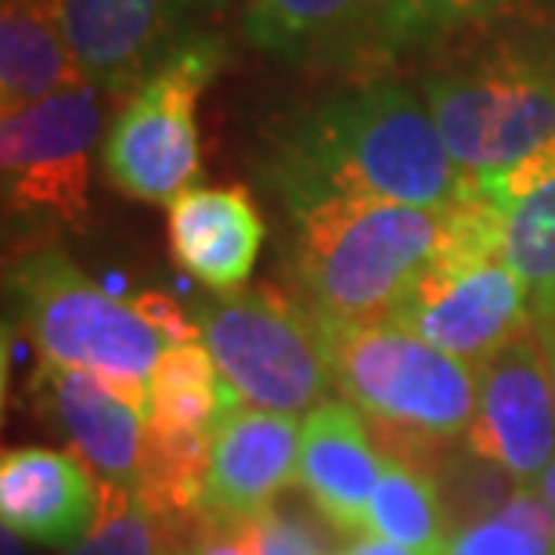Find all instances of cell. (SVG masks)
Segmentation results:
<instances>
[{"label": "cell", "mask_w": 555, "mask_h": 555, "mask_svg": "<svg viewBox=\"0 0 555 555\" xmlns=\"http://www.w3.org/2000/svg\"><path fill=\"white\" fill-rule=\"evenodd\" d=\"M198 328L242 404L299 418L325 401L332 372L314 310L271 288L217 293L198 307Z\"/></svg>", "instance_id": "cell-8"}, {"label": "cell", "mask_w": 555, "mask_h": 555, "mask_svg": "<svg viewBox=\"0 0 555 555\" xmlns=\"http://www.w3.org/2000/svg\"><path fill=\"white\" fill-rule=\"evenodd\" d=\"M465 181H483L555 138V37H508L418 80Z\"/></svg>", "instance_id": "cell-3"}, {"label": "cell", "mask_w": 555, "mask_h": 555, "mask_svg": "<svg viewBox=\"0 0 555 555\" xmlns=\"http://www.w3.org/2000/svg\"><path fill=\"white\" fill-rule=\"evenodd\" d=\"M429 480L437 487V498H440V508H443V519H448L451 534L494 519L519 491H524V480H516L502 465L473 454L465 443H459V448L437 465V473H433Z\"/></svg>", "instance_id": "cell-23"}, {"label": "cell", "mask_w": 555, "mask_h": 555, "mask_svg": "<svg viewBox=\"0 0 555 555\" xmlns=\"http://www.w3.org/2000/svg\"><path fill=\"white\" fill-rule=\"evenodd\" d=\"M448 555H555V545L527 534V530H519L502 516H494L487 524L465 527L459 534H451Z\"/></svg>", "instance_id": "cell-26"}, {"label": "cell", "mask_w": 555, "mask_h": 555, "mask_svg": "<svg viewBox=\"0 0 555 555\" xmlns=\"http://www.w3.org/2000/svg\"><path fill=\"white\" fill-rule=\"evenodd\" d=\"M105 119L102 91L69 87L0 119V181L15 214H48L69 228L91 217V155Z\"/></svg>", "instance_id": "cell-9"}, {"label": "cell", "mask_w": 555, "mask_h": 555, "mask_svg": "<svg viewBox=\"0 0 555 555\" xmlns=\"http://www.w3.org/2000/svg\"><path fill=\"white\" fill-rule=\"evenodd\" d=\"M260 524H263V555H332L321 530L304 513H296V508L271 505L260 516Z\"/></svg>", "instance_id": "cell-28"}, {"label": "cell", "mask_w": 555, "mask_h": 555, "mask_svg": "<svg viewBox=\"0 0 555 555\" xmlns=\"http://www.w3.org/2000/svg\"><path fill=\"white\" fill-rule=\"evenodd\" d=\"M170 249L217 293H238L263 246V217L246 188H188L166 206Z\"/></svg>", "instance_id": "cell-16"}, {"label": "cell", "mask_w": 555, "mask_h": 555, "mask_svg": "<svg viewBox=\"0 0 555 555\" xmlns=\"http://www.w3.org/2000/svg\"><path fill=\"white\" fill-rule=\"evenodd\" d=\"M534 491L541 494V498H545V502L555 508V459H552V465H548V469L545 473H541L538 476V483H534Z\"/></svg>", "instance_id": "cell-32"}, {"label": "cell", "mask_w": 555, "mask_h": 555, "mask_svg": "<svg viewBox=\"0 0 555 555\" xmlns=\"http://www.w3.org/2000/svg\"><path fill=\"white\" fill-rule=\"evenodd\" d=\"M130 304H134L138 314L149 321V325L166 339V347H173V343H203V328H198V318H188L170 296H163V293H141V296L130 299Z\"/></svg>", "instance_id": "cell-29"}, {"label": "cell", "mask_w": 555, "mask_h": 555, "mask_svg": "<svg viewBox=\"0 0 555 555\" xmlns=\"http://www.w3.org/2000/svg\"><path fill=\"white\" fill-rule=\"evenodd\" d=\"M98 476L80 454L15 448L0 462V519L18 538L48 548H73L98 516Z\"/></svg>", "instance_id": "cell-15"}, {"label": "cell", "mask_w": 555, "mask_h": 555, "mask_svg": "<svg viewBox=\"0 0 555 555\" xmlns=\"http://www.w3.org/2000/svg\"><path fill=\"white\" fill-rule=\"evenodd\" d=\"M369 534L386 538L393 545L448 555V519H443L437 487L426 473L383 454L379 483L369 505Z\"/></svg>", "instance_id": "cell-22"}, {"label": "cell", "mask_w": 555, "mask_h": 555, "mask_svg": "<svg viewBox=\"0 0 555 555\" xmlns=\"http://www.w3.org/2000/svg\"><path fill=\"white\" fill-rule=\"evenodd\" d=\"M198 0H59L65 40L83 80L102 94H124L188 40Z\"/></svg>", "instance_id": "cell-11"}, {"label": "cell", "mask_w": 555, "mask_h": 555, "mask_svg": "<svg viewBox=\"0 0 555 555\" xmlns=\"http://www.w3.org/2000/svg\"><path fill=\"white\" fill-rule=\"evenodd\" d=\"M22 541H26V538H18L15 530L4 527V530H0V555H29Z\"/></svg>", "instance_id": "cell-33"}, {"label": "cell", "mask_w": 555, "mask_h": 555, "mask_svg": "<svg viewBox=\"0 0 555 555\" xmlns=\"http://www.w3.org/2000/svg\"><path fill=\"white\" fill-rule=\"evenodd\" d=\"M386 0H242V33L288 65L364 69L383 62Z\"/></svg>", "instance_id": "cell-13"}, {"label": "cell", "mask_w": 555, "mask_h": 555, "mask_svg": "<svg viewBox=\"0 0 555 555\" xmlns=\"http://www.w3.org/2000/svg\"><path fill=\"white\" fill-rule=\"evenodd\" d=\"M390 318L469 364H483L534 325L530 288L505 260L502 209L473 192V184L469 195L448 209L437 257Z\"/></svg>", "instance_id": "cell-4"}, {"label": "cell", "mask_w": 555, "mask_h": 555, "mask_svg": "<svg viewBox=\"0 0 555 555\" xmlns=\"http://www.w3.org/2000/svg\"><path fill=\"white\" fill-rule=\"evenodd\" d=\"M40 386L48 408L69 433L80 462L98 476V483H116L134 491L138 462L144 443V415L130 408L113 386L80 369L43 364Z\"/></svg>", "instance_id": "cell-17"}, {"label": "cell", "mask_w": 555, "mask_h": 555, "mask_svg": "<svg viewBox=\"0 0 555 555\" xmlns=\"http://www.w3.org/2000/svg\"><path fill=\"white\" fill-rule=\"evenodd\" d=\"M383 454L369 415L347 397H325L299 422V487L339 534H369V505L379 483Z\"/></svg>", "instance_id": "cell-14"}, {"label": "cell", "mask_w": 555, "mask_h": 555, "mask_svg": "<svg viewBox=\"0 0 555 555\" xmlns=\"http://www.w3.org/2000/svg\"><path fill=\"white\" fill-rule=\"evenodd\" d=\"M476 379L480 401L462 443L508 469L516 480L538 483L555 459V397L538 328H524L483 364H476Z\"/></svg>", "instance_id": "cell-10"}, {"label": "cell", "mask_w": 555, "mask_h": 555, "mask_svg": "<svg viewBox=\"0 0 555 555\" xmlns=\"http://www.w3.org/2000/svg\"><path fill=\"white\" fill-rule=\"evenodd\" d=\"M224 401L228 386L206 343H173L155 361L144 426L163 433H214Z\"/></svg>", "instance_id": "cell-21"}, {"label": "cell", "mask_w": 555, "mask_h": 555, "mask_svg": "<svg viewBox=\"0 0 555 555\" xmlns=\"http://www.w3.org/2000/svg\"><path fill=\"white\" fill-rule=\"evenodd\" d=\"M299 483V422L296 415L242 404L228 386V401L209 433V516H260Z\"/></svg>", "instance_id": "cell-12"}, {"label": "cell", "mask_w": 555, "mask_h": 555, "mask_svg": "<svg viewBox=\"0 0 555 555\" xmlns=\"http://www.w3.org/2000/svg\"><path fill=\"white\" fill-rule=\"evenodd\" d=\"M513 0H386L383 8V62L408 48H429L465 26L502 15Z\"/></svg>", "instance_id": "cell-25"}, {"label": "cell", "mask_w": 555, "mask_h": 555, "mask_svg": "<svg viewBox=\"0 0 555 555\" xmlns=\"http://www.w3.org/2000/svg\"><path fill=\"white\" fill-rule=\"evenodd\" d=\"M293 271L310 310L339 321L390 318L437 257L451 206L369 198H288Z\"/></svg>", "instance_id": "cell-2"}, {"label": "cell", "mask_w": 555, "mask_h": 555, "mask_svg": "<svg viewBox=\"0 0 555 555\" xmlns=\"http://www.w3.org/2000/svg\"><path fill=\"white\" fill-rule=\"evenodd\" d=\"M206 480H209V433H163L144 429L134 494L159 524L188 530L195 541L206 519ZM177 548H184L177 541Z\"/></svg>", "instance_id": "cell-20"}, {"label": "cell", "mask_w": 555, "mask_h": 555, "mask_svg": "<svg viewBox=\"0 0 555 555\" xmlns=\"http://www.w3.org/2000/svg\"><path fill=\"white\" fill-rule=\"evenodd\" d=\"M339 555H429V552H415V548L393 545V541L375 538V534H358Z\"/></svg>", "instance_id": "cell-30"}, {"label": "cell", "mask_w": 555, "mask_h": 555, "mask_svg": "<svg viewBox=\"0 0 555 555\" xmlns=\"http://www.w3.org/2000/svg\"><path fill=\"white\" fill-rule=\"evenodd\" d=\"M318 318L332 386L375 422L462 440L476 418V364L433 347L393 318Z\"/></svg>", "instance_id": "cell-6"}, {"label": "cell", "mask_w": 555, "mask_h": 555, "mask_svg": "<svg viewBox=\"0 0 555 555\" xmlns=\"http://www.w3.org/2000/svg\"><path fill=\"white\" fill-rule=\"evenodd\" d=\"M534 328L541 343H545V358H548V379H552V397H555V307L545 314L534 318Z\"/></svg>", "instance_id": "cell-31"}, {"label": "cell", "mask_w": 555, "mask_h": 555, "mask_svg": "<svg viewBox=\"0 0 555 555\" xmlns=\"http://www.w3.org/2000/svg\"><path fill=\"white\" fill-rule=\"evenodd\" d=\"M228 59L224 40L192 33L130 91L105 134V173L141 203L170 206L198 177V102Z\"/></svg>", "instance_id": "cell-7"}, {"label": "cell", "mask_w": 555, "mask_h": 555, "mask_svg": "<svg viewBox=\"0 0 555 555\" xmlns=\"http://www.w3.org/2000/svg\"><path fill=\"white\" fill-rule=\"evenodd\" d=\"M263 516V513H260ZM260 516H209L203 519L188 555H263Z\"/></svg>", "instance_id": "cell-27"}, {"label": "cell", "mask_w": 555, "mask_h": 555, "mask_svg": "<svg viewBox=\"0 0 555 555\" xmlns=\"http://www.w3.org/2000/svg\"><path fill=\"white\" fill-rule=\"evenodd\" d=\"M83 69L65 40L59 0H4L0 15V116L80 87Z\"/></svg>", "instance_id": "cell-19"}, {"label": "cell", "mask_w": 555, "mask_h": 555, "mask_svg": "<svg viewBox=\"0 0 555 555\" xmlns=\"http://www.w3.org/2000/svg\"><path fill=\"white\" fill-rule=\"evenodd\" d=\"M8 288L43 364L98 375L149 418L152 372L166 339L130 299L94 285L59 246L18 257L8 271Z\"/></svg>", "instance_id": "cell-5"}, {"label": "cell", "mask_w": 555, "mask_h": 555, "mask_svg": "<svg viewBox=\"0 0 555 555\" xmlns=\"http://www.w3.org/2000/svg\"><path fill=\"white\" fill-rule=\"evenodd\" d=\"M502 209L505 260L519 271L534 299V318L555 307V138L508 170L469 181Z\"/></svg>", "instance_id": "cell-18"}, {"label": "cell", "mask_w": 555, "mask_h": 555, "mask_svg": "<svg viewBox=\"0 0 555 555\" xmlns=\"http://www.w3.org/2000/svg\"><path fill=\"white\" fill-rule=\"evenodd\" d=\"M260 170L282 203L332 195L454 206L469 195L426 98L397 80L350 87L282 116Z\"/></svg>", "instance_id": "cell-1"}, {"label": "cell", "mask_w": 555, "mask_h": 555, "mask_svg": "<svg viewBox=\"0 0 555 555\" xmlns=\"http://www.w3.org/2000/svg\"><path fill=\"white\" fill-rule=\"evenodd\" d=\"M177 541L130 487L98 483V516L80 545L65 555H173Z\"/></svg>", "instance_id": "cell-24"}]
</instances>
